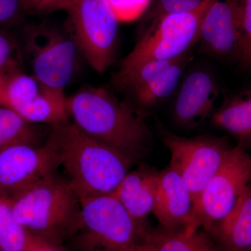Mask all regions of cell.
Segmentation results:
<instances>
[{"mask_svg": "<svg viewBox=\"0 0 251 251\" xmlns=\"http://www.w3.org/2000/svg\"><path fill=\"white\" fill-rule=\"evenodd\" d=\"M52 126L48 142L55 150L59 166L79 200L113 194L133 161L85 134L74 123L66 121Z\"/></svg>", "mask_w": 251, "mask_h": 251, "instance_id": "cell-1", "label": "cell"}, {"mask_svg": "<svg viewBox=\"0 0 251 251\" xmlns=\"http://www.w3.org/2000/svg\"><path fill=\"white\" fill-rule=\"evenodd\" d=\"M67 108L79 129L133 162L148 151L151 133L143 117L108 90L82 89L67 98Z\"/></svg>", "mask_w": 251, "mask_h": 251, "instance_id": "cell-2", "label": "cell"}, {"mask_svg": "<svg viewBox=\"0 0 251 251\" xmlns=\"http://www.w3.org/2000/svg\"><path fill=\"white\" fill-rule=\"evenodd\" d=\"M10 199L16 219L29 233L60 244L76 233L80 201L67 179L56 173Z\"/></svg>", "mask_w": 251, "mask_h": 251, "instance_id": "cell-3", "label": "cell"}, {"mask_svg": "<svg viewBox=\"0 0 251 251\" xmlns=\"http://www.w3.org/2000/svg\"><path fill=\"white\" fill-rule=\"evenodd\" d=\"M80 243L84 251H124L135 249L148 227L130 215L113 194L79 200ZM76 232V233H77Z\"/></svg>", "mask_w": 251, "mask_h": 251, "instance_id": "cell-4", "label": "cell"}, {"mask_svg": "<svg viewBox=\"0 0 251 251\" xmlns=\"http://www.w3.org/2000/svg\"><path fill=\"white\" fill-rule=\"evenodd\" d=\"M69 31L87 62L103 74L113 64L119 21L106 0H74L66 10Z\"/></svg>", "mask_w": 251, "mask_h": 251, "instance_id": "cell-5", "label": "cell"}, {"mask_svg": "<svg viewBox=\"0 0 251 251\" xmlns=\"http://www.w3.org/2000/svg\"><path fill=\"white\" fill-rule=\"evenodd\" d=\"M251 182V154L237 145L193 204L185 231L190 233L202 227L208 232L232 211Z\"/></svg>", "mask_w": 251, "mask_h": 251, "instance_id": "cell-6", "label": "cell"}, {"mask_svg": "<svg viewBox=\"0 0 251 251\" xmlns=\"http://www.w3.org/2000/svg\"><path fill=\"white\" fill-rule=\"evenodd\" d=\"M217 0H203L196 9L168 15L142 34L120 69L148 61L173 60L189 53L199 39L203 20Z\"/></svg>", "mask_w": 251, "mask_h": 251, "instance_id": "cell-7", "label": "cell"}, {"mask_svg": "<svg viewBox=\"0 0 251 251\" xmlns=\"http://www.w3.org/2000/svg\"><path fill=\"white\" fill-rule=\"evenodd\" d=\"M161 140L171 153L169 166L184 179L194 204L232 147L223 138H186L168 130L161 131Z\"/></svg>", "mask_w": 251, "mask_h": 251, "instance_id": "cell-8", "label": "cell"}, {"mask_svg": "<svg viewBox=\"0 0 251 251\" xmlns=\"http://www.w3.org/2000/svg\"><path fill=\"white\" fill-rule=\"evenodd\" d=\"M25 50L33 76L43 86L64 90L77 65L78 48L69 32L41 25L29 28Z\"/></svg>", "mask_w": 251, "mask_h": 251, "instance_id": "cell-9", "label": "cell"}, {"mask_svg": "<svg viewBox=\"0 0 251 251\" xmlns=\"http://www.w3.org/2000/svg\"><path fill=\"white\" fill-rule=\"evenodd\" d=\"M189 53L173 60L148 61L120 69L114 85L143 110H151L171 98L181 81Z\"/></svg>", "mask_w": 251, "mask_h": 251, "instance_id": "cell-10", "label": "cell"}, {"mask_svg": "<svg viewBox=\"0 0 251 251\" xmlns=\"http://www.w3.org/2000/svg\"><path fill=\"white\" fill-rule=\"evenodd\" d=\"M58 156L47 142L13 144L0 151V193L11 198L46 176L56 173Z\"/></svg>", "mask_w": 251, "mask_h": 251, "instance_id": "cell-11", "label": "cell"}, {"mask_svg": "<svg viewBox=\"0 0 251 251\" xmlns=\"http://www.w3.org/2000/svg\"><path fill=\"white\" fill-rule=\"evenodd\" d=\"M245 0H217L203 20L198 42L202 52L238 61Z\"/></svg>", "mask_w": 251, "mask_h": 251, "instance_id": "cell-12", "label": "cell"}, {"mask_svg": "<svg viewBox=\"0 0 251 251\" xmlns=\"http://www.w3.org/2000/svg\"><path fill=\"white\" fill-rule=\"evenodd\" d=\"M175 92L174 121L181 126L191 128L212 116L220 87L212 72L198 68L185 75Z\"/></svg>", "mask_w": 251, "mask_h": 251, "instance_id": "cell-13", "label": "cell"}, {"mask_svg": "<svg viewBox=\"0 0 251 251\" xmlns=\"http://www.w3.org/2000/svg\"><path fill=\"white\" fill-rule=\"evenodd\" d=\"M45 86L15 66L0 74V107L10 109L29 123L40 120Z\"/></svg>", "mask_w": 251, "mask_h": 251, "instance_id": "cell-14", "label": "cell"}, {"mask_svg": "<svg viewBox=\"0 0 251 251\" xmlns=\"http://www.w3.org/2000/svg\"><path fill=\"white\" fill-rule=\"evenodd\" d=\"M193 202L187 185L169 166L159 172L153 214L166 228L184 227L189 223Z\"/></svg>", "mask_w": 251, "mask_h": 251, "instance_id": "cell-15", "label": "cell"}, {"mask_svg": "<svg viewBox=\"0 0 251 251\" xmlns=\"http://www.w3.org/2000/svg\"><path fill=\"white\" fill-rule=\"evenodd\" d=\"M158 175L159 172L149 167L129 172L113 193L140 224H146L147 217L153 212Z\"/></svg>", "mask_w": 251, "mask_h": 251, "instance_id": "cell-16", "label": "cell"}, {"mask_svg": "<svg viewBox=\"0 0 251 251\" xmlns=\"http://www.w3.org/2000/svg\"><path fill=\"white\" fill-rule=\"evenodd\" d=\"M208 232L223 251L251 250V182L232 211Z\"/></svg>", "mask_w": 251, "mask_h": 251, "instance_id": "cell-17", "label": "cell"}, {"mask_svg": "<svg viewBox=\"0 0 251 251\" xmlns=\"http://www.w3.org/2000/svg\"><path fill=\"white\" fill-rule=\"evenodd\" d=\"M210 119L214 126L233 137L238 146L251 152V87L227 94Z\"/></svg>", "mask_w": 251, "mask_h": 251, "instance_id": "cell-18", "label": "cell"}, {"mask_svg": "<svg viewBox=\"0 0 251 251\" xmlns=\"http://www.w3.org/2000/svg\"><path fill=\"white\" fill-rule=\"evenodd\" d=\"M137 251H223L210 234L201 228L186 232L184 227L148 228Z\"/></svg>", "mask_w": 251, "mask_h": 251, "instance_id": "cell-19", "label": "cell"}, {"mask_svg": "<svg viewBox=\"0 0 251 251\" xmlns=\"http://www.w3.org/2000/svg\"><path fill=\"white\" fill-rule=\"evenodd\" d=\"M28 234L15 216L11 199L0 193V249L25 251Z\"/></svg>", "mask_w": 251, "mask_h": 251, "instance_id": "cell-20", "label": "cell"}, {"mask_svg": "<svg viewBox=\"0 0 251 251\" xmlns=\"http://www.w3.org/2000/svg\"><path fill=\"white\" fill-rule=\"evenodd\" d=\"M36 137L31 124L10 109L0 107V151L15 143L34 144Z\"/></svg>", "mask_w": 251, "mask_h": 251, "instance_id": "cell-21", "label": "cell"}, {"mask_svg": "<svg viewBox=\"0 0 251 251\" xmlns=\"http://www.w3.org/2000/svg\"><path fill=\"white\" fill-rule=\"evenodd\" d=\"M203 0H151L143 14V23L147 29L154 26L161 18L168 15L186 12L196 9Z\"/></svg>", "mask_w": 251, "mask_h": 251, "instance_id": "cell-22", "label": "cell"}, {"mask_svg": "<svg viewBox=\"0 0 251 251\" xmlns=\"http://www.w3.org/2000/svg\"><path fill=\"white\" fill-rule=\"evenodd\" d=\"M119 22H130L143 16L151 0H106Z\"/></svg>", "mask_w": 251, "mask_h": 251, "instance_id": "cell-23", "label": "cell"}, {"mask_svg": "<svg viewBox=\"0 0 251 251\" xmlns=\"http://www.w3.org/2000/svg\"><path fill=\"white\" fill-rule=\"evenodd\" d=\"M237 62L242 69L251 72V0L244 1V25Z\"/></svg>", "mask_w": 251, "mask_h": 251, "instance_id": "cell-24", "label": "cell"}, {"mask_svg": "<svg viewBox=\"0 0 251 251\" xmlns=\"http://www.w3.org/2000/svg\"><path fill=\"white\" fill-rule=\"evenodd\" d=\"M25 13L22 0H0V29L18 24Z\"/></svg>", "mask_w": 251, "mask_h": 251, "instance_id": "cell-25", "label": "cell"}, {"mask_svg": "<svg viewBox=\"0 0 251 251\" xmlns=\"http://www.w3.org/2000/svg\"><path fill=\"white\" fill-rule=\"evenodd\" d=\"M16 55L17 48L14 41L4 29H0V74L19 65Z\"/></svg>", "mask_w": 251, "mask_h": 251, "instance_id": "cell-26", "label": "cell"}, {"mask_svg": "<svg viewBox=\"0 0 251 251\" xmlns=\"http://www.w3.org/2000/svg\"><path fill=\"white\" fill-rule=\"evenodd\" d=\"M27 13L49 14L59 10H67L74 0H22Z\"/></svg>", "mask_w": 251, "mask_h": 251, "instance_id": "cell-27", "label": "cell"}, {"mask_svg": "<svg viewBox=\"0 0 251 251\" xmlns=\"http://www.w3.org/2000/svg\"><path fill=\"white\" fill-rule=\"evenodd\" d=\"M25 251H66L60 244L27 232Z\"/></svg>", "mask_w": 251, "mask_h": 251, "instance_id": "cell-28", "label": "cell"}, {"mask_svg": "<svg viewBox=\"0 0 251 251\" xmlns=\"http://www.w3.org/2000/svg\"><path fill=\"white\" fill-rule=\"evenodd\" d=\"M137 251L136 250H135V249H133V250H129V251Z\"/></svg>", "mask_w": 251, "mask_h": 251, "instance_id": "cell-29", "label": "cell"}, {"mask_svg": "<svg viewBox=\"0 0 251 251\" xmlns=\"http://www.w3.org/2000/svg\"><path fill=\"white\" fill-rule=\"evenodd\" d=\"M0 251H2V250H1V249H0Z\"/></svg>", "mask_w": 251, "mask_h": 251, "instance_id": "cell-30", "label": "cell"}, {"mask_svg": "<svg viewBox=\"0 0 251 251\" xmlns=\"http://www.w3.org/2000/svg\"><path fill=\"white\" fill-rule=\"evenodd\" d=\"M250 251H251V250Z\"/></svg>", "mask_w": 251, "mask_h": 251, "instance_id": "cell-31", "label": "cell"}]
</instances>
